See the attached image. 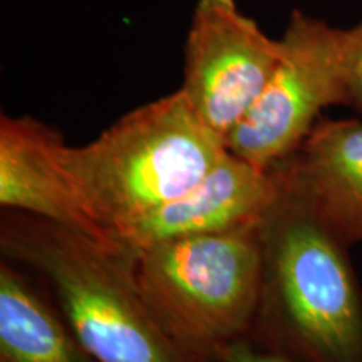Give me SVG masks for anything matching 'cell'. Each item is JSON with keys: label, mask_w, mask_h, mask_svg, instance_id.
Returning a JSON list of instances; mask_svg holds the SVG:
<instances>
[{"label": "cell", "mask_w": 362, "mask_h": 362, "mask_svg": "<svg viewBox=\"0 0 362 362\" xmlns=\"http://www.w3.org/2000/svg\"><path fill=\"white\" fill-rule=\"evenodd\" d=\"M226 151L178 89L129 111L94 141L67 146L66 165L89 214L123 250L131 223L192 189Z\"/></svg>", "instance_id": "obj_1"}, {"label": "cell", "mask_w": 362, "mask_h": 362, "mask_svg": "<svg viewBox=\"0 0 362 362\" xmlns=\"http://www.w3.org/2000/svg\"><path fill=\"white\" fill-rule=\"evenodd\" d=\"M262 245L257 319L274 346L298 362H362V292L347 247L284 188Z\"/></svg>", "instance_id": "obj_2"}, {"label": "cell", "mask_w": 362, "mask_h": 362, "mask_svg": "<svg viewBox=\"0 0 362 362\" xmlns=\"http://www.w3.org/2000/svg\"><path fill=\"white\" fill-rule=\"evenodd\" d=\"M0 248L49 280L67 325L98 362H188L143 300L124 252L21 211L4 218Z\"/></svg>", "instance_id": "obj_3"}, {"label": "cell", "mask_w": 362, "mask_h": 362, "mask_svg": "<svg viewBox=\"0 0 362 362\" xmlns=\"http://www.w3.org/2000/svg\"><path fill=\"white\" fill-rule=\"evenodd\" d=\"M262 228L193 235L124 252L143 300L188 362L247 336L259 315Z\"/></svg>", "instance_id": "obj_4"}, {"label": "cell", "mask_w": 362, "mask_h": 362, "mask_svg": "<svg viewBox=\"0 0 362 362\" xmlns=\"http://www.w3.org/2000/svg\"><path fill=\"white\" fill-rule=\"evenodd\" d=\"M280 44L265 89L225 139L230 153L262 168L291 156L325 107L344 106L339 29L293 11Z\"/></svg>", "instance_id": "obj_5"}, {"label": "cell", "mask_w": 362, "mask_h": 362, "mask_svg": "<svg viewBox=\"0 0 362 362\" xmlns=\"http://www.w3.org/2000/svg\"><path fill=\"white\" fill-rule=\"evenodd\" d=\"M280 52V39L267 35L235 0H198L180 89L225 141L265 89Z\"/></svg>", "instance_id": "obj_6"}, {"label": "cell", "mask_w": 362, "mask_h": 362, "mask_svg": "<svg viewBox=\"0 0 362 362\" xmlns=\"http://www.w3.org/2000/svg\"><path fill=\"white\" fill-rule=\"evenodd\" d=\"M280 197L277 171L226 151L192 189L131 223L119 243L133 252L165 240L253 228L265 223Z\"/></svg>", "instance_id": "obj_7"}, {"label": "cell", "mask_w": 362, "mask_h": 362, "mask_svg": "<svg viewBox=\"0 0 362 362\" xmlns=\"http://www.w3.org/2000/svg\"><path fill=\"white\" fill-rule=\"evenodd\" d=\"M67 144L29 116L0 117V203L123 252L93 218L66 165Z\"/></svg>", "instance_id": "obj_8"}, {"label": "cell", "mask_w": 362, "mask_h": 362, "mask_svg": "<svg viewBox=\"0 0 362 362\" xmlns=\"http://www.w3.org/2000/svg\"><path fill=\"white\" fill-rule=\"evenodd\" d=\"M272 168L284 192L342 245L362 242V121L320 117L304 143Z\"/></svg>", "instance_id": "obj_9"}, {"label": "cell", "mask_w": 362, "mask_h": 362, "mask_svg": "<svg viewBox=\"0 0 362 362\" xmlns=\"http://www.w3.org/2000/svg\"><path fill=\"white\" fill-rule=\"evenodd\" d=\"M0 362H98L8 260L0 265Z\"/></svg>", "instance_id": "obj_10"}, {"label": "cell", "mask_w": 362, "mask_h": 362, "mask_svg": "<svg viewBox=\"0 0 362 362\" xmlns=\"http://www.w3.org/2000/svg\"><path fill=\"white\" fill-rule=\"evenodd\" d=\"M344 106L362 112V21L349 29H339Z\"/></svg>", "instance_id": "obj_11"}, {"label": "cell", "mask_w": 362, "mask_h": 362, "mask_svg": "<svg viewBox=\"0 0 362 362\" xmlns=\"http://www.w3.org/2000/svg\"><path fill=\"white\" fill-rule=\"evenodd\" d=\"M214 357L220 362H298L282 351L257 349L248 344L245 336L226 342Z\"/></svg>", "instance_id": "obj_12"}]
</instances>
